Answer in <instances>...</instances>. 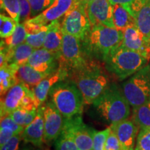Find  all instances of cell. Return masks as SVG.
<instances>
[{"label":"cell","mask_w":150,"mask_h":150,"mask_svg":"<svg viewBox=\"0 0 150 150\" xmlns=\"http://www.w3.org/2000/svg\"><path fill=\"white\" fill-rule=\"evenodd\" d=\"M25 127L16 123L13 120L7 115L1 118L0 126V145L2 146L10 138L16 135L22 134Z\"/></svg>","instance_id":"cell-24"},{"label":"cell","mask_w":150,"mask_h":150,"mask_svg":"<svg viewBox=\"0 0 150 150\" xmlns=\"http://www.w3.org/2000/svg\"><path fill=\"white\" fill-rule=\"evenodd\" d=\"M147 58L138 52L120 46L105 60L108 72L123 81L147 64Z\"/></svg>","instance_id":"cell-5"},{"label":"cell","mask_w":150,"mask_h":150,"mask_svg":"<svg viewBox=\"0 0 150 150\" xmlns=\"http://www.w3.org/2000/svg\"><path fill=\"white\" fill-rule=\"evenodd\" d=\"M93 104L99 115L110 125L128 119L130 115L131 105L123 91L114 84L108 86Z\"/></svg>","instance_id":"cell-2"},{"label":"cell","mask_w":150,"mask_h":150,"mask_svg":"<svg viewBox=\"0 0 150 150\" xmlns=\"http://www.w3.org/2000/svg\"><path fill=\"white\" fill-rule=\"evenodd\" d=\"M1 8L4 9L9 16L20 23V4L18 0H1Z\"/></svg>","instance_id":"cell-31"},{"label":"cell","mask_w":150,"mask_h":150,"mask_svg":"<svg viewBox=\"0 0 150 150\" xmlns=\"http://www.w3.org/2000/svg\"><path fill=\"white\" fill-rule=\"evenodd\" d=\"M20 4V22H25L31 18V9L28 0H18Z\"/></svg>","instance_id":"cell-37"},{"label":"cell","mask_w":150,"mask_h":150,"mask_svg":"<svg viewBox=\"0 0 150 150\" xmlns=\"http://www.w3.org/2000/svg\"><path fill=\"white\" fill-rule=\"evenodd\" d=\"M17 75L19 82L27 84L30 88H34L41 81L49 76L45 73L36 70L27 63L19 67Z\"/></svg>","instance_id":"cell-22"},{"label":"cell","mask_w":150,"mask_h":150,"mask_svg":"<svg viewBox=\"0 0 150 150\" xmlns=\"http://www.w3.org/2000/svg\"><path fill=\"white\" fill-rule=\"evenodd\" d=\"M34 50L35 49L27 42L19 45L13 48L7 47V61L6 64L15 65L18 67L26 64Z\"/></svg>","instance_id":"cell-20"},{"label":"cell","mask_w":150,"mask_h":150,"mask_svg":"<svg viewBox=\"0 0 150 150\" xmlns=\"http://www.w3.org/2000/svg\"><path fill=\"white\" fill-rule=\"evenodd\" d=\"M21 138V134L13 136L2 146H1V150H18L19 144Z\"/></svg>","instance_id":"cell-38"},{"label":"cell","mask_w":150,"mask_h":150,"mask_svg":"<svg viewBox=\"0 0 150 150\" xmlns=\"http://www.w3.org/2000/svg\"><path fill=\"white\" fill-rule=\"evenodd\" d=\"M132 120L140 129H150V102L133 108Z\"/></svg>","instance_id":"cell-26"},{"label":"cell","mask_w":150,"mask_h":150,"mask_svg":"<svg viewBox=\"0 0 150 150\" xmlns=\"http://www.w3.org/2000/svg\"><path fill=\"white\" fill-rule=\"evenodd\" d=\"M135 0H109L111 5L120 4L124 6L125 7H128L130 6Z\"/></svg>","instance_id":"cell-39"},{"label":"cell","mask_w":150,"mask_h":150,"mask_svg":"<svg viewBox=\"0 0 150 150\" xmlns=\"http://www.w3.org/2000/svg\"><path fill=\"white\" fill-rule=\"evenodd\" d=\"M38 109L27 110L18 108L10 114V117L13 120L21 126L26 127L34 120L36 117Z\"/></svg>","instance_id":"cell-28"},{"label":"cell","mask_w":150,"mask_h":150,"mask_svg":"<svg viewBox=\"0 0 150 150\" xmlns=\"http://www.w3.org/2000/svg\"><path fill=\"white\" fill-rule=\"evenodd\" d=\"M63 32L84 40L91 30V25L84 6L76 5L64 16L61 23Z\"/></svg>","instance_id":"cell-7"},{"label":"cell","mask_w":150,"mask_h":150,"mask_svg":"<svg viewBox=\"0 0 150 150\" xmlns=\"http://www.w3.org/2000/svg\"><path fill=\"white\" fill-rule=\"evenodd\" d=\"M31 9V18L35 17L45 11L52 5L54 0H28Z\"/></svg>","instance_id":"cell-35"},{"label":"cell","mask_w":150,"mask_h":150,"mask_svg":"<svg viewBox=\"0 0 150 150\" xmlns=\"http://www.w3.org/2000/svg\"><path fill=\"white\" fill-rule=\"evenodd\" d=\"M27 35V32L23 23H18L15 32L11 36L6 38H3L4 40L1 41V45L9 49L13 48L25 42Z\"/></svg>","instance_id":"cell-27"},{"label":"cell","mask_w":150,"mask_h":150,"mask_svg":"<svg viewBox=\"0 0 150 150\" xmlns=\"http://www.w3.org/2000/svg\"><path fill=\"white\" fill-rule=\"evenodd\" d=\"M63 32L62 31L61 24L59 20L51 22L49 24V28L42 47L60 56L63 42Z\"/></svg>","instance_id":"cell-19"},{"label":"cell","mask_w":150,"mask_h":150,"mask_svg":"<svg viewBox=\"0 0 150 150\" xmlns=\"http://www.w3.org/2000/svg\"><path fill=\"white\" fill-rule=\"evenodd\" d=\"M59 57L57 54L42 47L33 51L28 60L27 64L39 72L50 75L57 70L56 65Z\"/></svg>","instance_id":"cell-17"},{"label":"cell","mask_w":150,"mask_h":150,"mask_svg":"<svg viewBox=\"0 0 150 150\" xmlns=\"http://www.w3.org/2000/svg\"><path fill=\"white\" fill-rule=\"evenodd\" d=\"M85 40L90 53L105 61L122 45L123 31L97 24L92 26Z\"/></svg>","instance_id":"cell-4"},{"label":"cell","mask_w":150,"mask_h":150,"mask_svg":"<svg viewBox=\"0 0 150 150\" xmlns=\"http://www.w3.org/2000/svg\"><path fill=\"white\" fill-rule=\"evenodd\" d=\"M30 90H31V88L22 82H19L13 86L1 100V118L9 115L11 112L19 108L22 98Z\"/></svg>","instance_id":"cell-16"},{"label":"cell","mask_w":150,"mask_h":150,"mask_svg":"<svg viewBox=\"0 0 150 150\" xmlns=\"http://www.w3.org/2000/svg\"><path fill=\"white\" fill-rule=\"evenodd\" d=\"M121 46L138 52L150 60V41L144 37L136 24H132L124 30Z\"/></svg>","instance_id":"cell-13"},{"label":"cell","mask_w":150,"mask_h":150,"mask_svg":"<svg viewBox=\"0 0 150 150\" xmlns=\"http://www.w3.org/2000/svg\"><path fill=\"white\" fill-rule=\"evenodd\" d=\"M49 28V24L40 31L35 33H27L25 42L29 44L35 50L42 48L44 44L47 32Z\"/></svg>","instance_id":"cell-32"},{"label":"cell","mask_w":150,"mask_h":150,"mask_svg":"<svg viewBox=\"0 0 150 150\" xmlns=\"http://www.w3.org/2000/svg\"><path fill=\"white\" fill-rule=\"evenodd\" d=\"M19 67L15 65L4 64L0 69V90L4 96L13 86L19 83L18 70Z\"/></svg>","instance_id":"cell-21"},{"label":"cell","mask_w":150,"mask_h":150,"mask_svg":"<svg viewBox=\"0 0 150 150\" xmlns=\"http://www.w3.org/2000/svg\"><path fill=\"white\" fill-rule=\"evenodd\" d=\"M110 131V127L103 131H94L93 150H104L105 144Z\"/></svg>","instance_id":"cell-33"},{"label":"cell","mask_w":150,"mask_h":150,"mask_svg":"<svg viewBox=\"0 0 150 150\" xmlns=\"http://www.w3.org/2000/svg\"><path fill=\"white\" fill-rule=\"evenodd\" d=\"M44 106V141L50 142L56 140L61 134L65 119L52 102H47Z\"/></svg>","instance_id":"cell-10"},{"label":"cell","mask_w":150,"mask_h":150,"mask_svg":"<svg viewBox=\"0 0 150 150\" xmlns=\"http://www.w3.org/2000/svg\"><path fill=\"white\" fill-rule=\"evenodd\" d=\"M49 95L65 119L81 115L85 100L81 92L72 81H62L56 83Z\"/></svg>","instance_id":"cell-3"},{"label":"cell","mask_w":150,"mask_h":150,"mask_svg":"<svg viewBox=\"0 0 150 150\" xmlns=\"http://www.w3.org/2000/svg\"><path fill=\"white\" fill-rule=\"evenodd\" d=\"M55 148L56 150H81L74 140L63 131L56 138Z\"/></svg>","instance_id":"cell-30"},{"label":"cell","mask_w":150,"mask_h":150,"mask_svg":"<svg viewBox=\"0 0 150 150\" xmlns=\"http://www.w3.org/2000/svg\"><path fill=\"white\" fill-rule=\"evenodd\" d=\"M136 25L147 40L150 41V0L138 11L136 16Z\"/></svg>","instance_id":"cell-25"},{"label":"cell","mask_w":150,"mask_h":150,"mask_svg":"<svg viewBox=\"0 0 150 150\" xmlns=\"http://www.w3.org/2000/svg\"><path fill=\"white\" fill-rule=\"evenodd\" d=\"M134 150H150V129H140Z\"/></svg>","instance_id":"cell-34"},{"label":"cell","mask_w":150,"mask_h":150,"mask_svg":"<svg viewBox=\"0 0 150 150\" xmlns=\"http://www.w3.org/2000/svg\"><path fill=\"white\" fill-rule=\"evenodd\" d=\"M94 131L84 124L81 115H77L65 120L62 131L70 136L81 150H93Z\"/></svg>","instance_id":"cell-9"},{"label":"cell","mask_w":150,"mask_h":150,"mask_svg":"<svg viewBox=\"0 0 150 150\" xmlns=\"http://www.w3.org/2000/svg\"><path fill=\"white\" fill-rule=\"evenodd\" d=\"M110 127L117 136L122 150H134L135 141L139 127L133 120H124L110 125Z\"/></svg>","instance_id":"cell-14"},{"label":"cell","mask_w":150,"mask_h":150,"mask_svg":"<svg viewBox=\"0 0 150 150\" xmlns=\"http://www.w3.org/2000/svg\"><path fill=\"white\" fill-rule=\"evenodd\" d=\"M93 1H94V0H76V4H79L83 5L86 7V8L88 6V4L92 2Z\"/></svg>","instance_id":"cell-40"},{"label":"cell","mask_w":150,"mask_h":150,"mask_svg":"<svg viewBox=\"0 0 150 150\" xmlns=\"http://www.w3.org/2000/svg\"><path fill=\"white\" fill-rule=\"evenodd\" d=\"M76 4V0H54L52 5L45 11L29 20L40 25H48L51 22L64 16Z\"/></svg>","instance_id":"cell-12"},{"label":"cell","mask_w":150,"mask_h":150,"mask_svg":"<svg viewBox=\"0 0 150 150\" xmlns=\"http://www.w3.org/2000/svg\"><path fill=\"white\" fill-rule=\"evenodd\" d=\"M70 81L78 87L88 104H93L109 86L108 79L95 63H87L70 74Z\"/></svg>","instance_id":"cell-1"},{"label":"cell","mask_w":150,"mask_h":150,"mask_svg":"<svg viewBox=\"0 0 150 150\" xmlns=\"http://www.w3.org/2000/svg\"><path fill=\"white\" fill-rule=\"evenodd\" d=\"M112 20L115 29L123 31L132 24H136L135 18L128 9L120 4L112 5Z\"/></svg>","instance_id":"cell-23"},{"label":"cell","mask_w":150,"mask_h":150,"mask_svg":"<svg viewBox=\"0 0 150 150\" xmlns=\"http://www.w3.org/2000/svg\"><path fill=\"white\" fill-rule=\"evenodd\" d=\"M122 91L133 108L150 102V65H146L127 80Z\"/></svg>","instance_id":"cell-6"},{"label":"cell","mask_w":150,"mask_h":150,"mask_svg":"<svg viewBox=\"0 0 150 150\" xmlns=\"http://www.w3.org/2000/svg\"><path fill=\"white\" fill-rule=\"evenodd\" d=\"M86 13L91 27L101 24L115 28L112 20V5L109 0H94L86 6Z\"/></svg>","instance_id":"cell-11"},{"label":"cell","mask_w":150,"mask_h":150,"mask_svg":"<svg viewBox=\"0 0 150 150\" xmlns=\"http://www.w3.org/2000/svg\"><path fill=\"white\" fill-rule=\"evenodd\" d=\"M68 76H70L69 70L63 65L59 63V67L55 72L42 79L33 88V93L40 106L46 100L47 97L52 88L56 83L62 81H65Z\"/></svg>","instance_id":"cell-15"},{"label":"cell","mask_w":150,"mask_h":150,"mask_svg":"<svg viewBox=\"0 0 150 150\" xmlns=\"http://www.w3.org/2000/svg\"><path fill=\"white\" fill-rule=\"evenodd\" d=\"M104 150H122L119 139L115 133L111 130V129L106 139Z\"/></svg>","instance_id":"cell-36"},{"label":"cell","mask_w":150,"mask_h":150,"mask_svg":"<svg viewBox=\"0 0 150 150\" xmlns=\"http://www.w3.org/2000/svg\"><path fill=\"white\" fill-rule=\"evenodd\" d=\"M44 106H39L34 120L24 128L21 134L22 139L24 142L36 147H41L44 142Z\"/></svg>","instance_id":"cell-18"},{"label":"cell","mask_w":150,"mask_h":150,"mask_svg":"<svg viewBox=\"0 0 150 150\" xmlns=\"http://www.w3.org/2000/svg\"><path fill=\"white\" fill-rule=\"evenodd\" d=\"M18 22L11 17L4 14L0 15V36L1 38H6L11 36L16 31Z\"/></svg>","instance_id":"cell-29"},{"label":"cell","mask_w":150,"mask_h":150,"mask_svg":"<svg viewBox=\"0 0 150 150\" xmlns=\"http://www.w3.org/2000/svg\"><path fill=\"white\" fill-rule=\"evenodd\" d=\"M80 40L78 38L63 32L59 63L64 65L70 74L84 66L88 62L81 50Z\"/></svg>","instance_id":"cell-8"}]
</instances>
